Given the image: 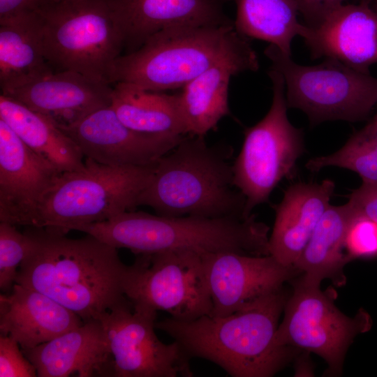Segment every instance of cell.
<instances>
[{"instance_id": "28", "label": "cell", "mask_w": 377, "mask_h": 377, "mask_svg": "<svg viewBox=\"0 0 377 377\" xmlns=\"http://www.w3.org/2000/svg\"><path fill=\"white\" fill-rule=\"evenodd\" d=\"M329 166L352 170L359 175L362 184L377 185V114L338 151L313 158L306 165L312 172Z\"/></svg>"}, {"instance_id": "13", "label": "cell", "mask_w": 377, "mask_h": 377, "mask_svg": "<svg viewBox=\"0 0 377 377\" xmlns=\"http://www.w3.org/2000/svg\"><path fill=\"white\" fill-rule=\"evenodd\" d=\"M58 127L84 156L112 166L155 164L185 136L135 131L119 119L111 105L98 109L74 124Z\"/></svg>"}, {"instance_id": "21", "label": "cell", "mask_w": 377, "mask_h": 377, "mask_svg": "<svg viewBox=\"0 0 377 377\" xmlns=\"http://www.w3.org/2000/svg\"><path fill=\"white\" fill-rule=\"evenodd\" d=\"M334 191V183L330 179L290 186L276 207L269 255L285 266H294L330 205Z\"/></svg>"}, {"instance_id": "27", "label": "cell", "mask_w": 377, "mask_h": 377, "mask_svg": "<svg viewBox=\"0 0 377 377\" xmlns=\"http://www.w3.org/2000/svg\"><path fill=\"white\" fill-rule=\"evenodd\" d=\"M237 31L249 39H259L276 47L291 57V43L300 36L304 24L295 0H234Z\"/></svg>"}, {"instance_id": "35", "label": "cell", "mask_w": 377, "mask_h": 377, "mask_svg": "<svg viewBox=\"0 0 377 377\" xmlns=\"http://www.w3.org/2000/svg\"><path fill=\"white\" fill-rule=\"evenodd\" d=\"M374 4L377 8V0H374Z\"/></svg>"}, {"instance_id": "7", "label": "cell", "mask_w": 377, "mask_h": 377, "mask_svg": "<svg viewBox=\"0 0 377 377\" xmlns=\"http://www.w3.org/2000/svg\"><path fill=\"white\" fill-rule=\"evenodd\" d=\"M156 163L112 166L86 158L83 168L58 177L45 195L33 226L66 235L78 226L132 211L150 182Z\"/></svg>"}, {"instance_id": "25", "label": "cell", "mask_w": 377, "mask_h": 377, "mask_svg": "<svg viewBox=\"0 0 377 377\" xmlns=\"http://www.w3.org/2000/svg\"><path fill=\"white\" fill-rule=\"evenodd\" d=\"M111 106L128 127L142 133L188 135L179 94L141 89L131 84H113Z\"/></svg>"}, {"instance_id": "17", "label": "cell", "mask_w": 377, "mask_h": 377, "mask_svg": "<svg viewBox=\"0 0 377 377\" xmlns=\"http://www.w3.org/2000/svg\"><path fill=\"white\" fill-rule=\"evenodd\" d=\"M1 91V94L48 117L57 126H63L111 105L112 87L81 73L64 71Z\"/></svg>"}, {"instance_id": "33", "label": "cell", "mask_w": 377, "mask_h": 377, "mask_svg": "<svg viewBox=\"0 0 377 377\" xmlns=\"http://www.w3.org/2000/svg\"><path fill=\"white\" fill-rule=\"evenodd\" d=\"M299 13L303 16L305 25H318L332 10L345 0H295Z\"/></svg>"}, {"instance_id": "23", "label": "cell", "mask_w": 377, "mask_h": 377, "mask_svg": "<svg viewBox=\"0 0 377 377\" xmlns=\"http://www.w3.org/2000/svg\"><path fill=\"white\" fill-rule=\"evenodd\" d=\"M0 119L28 147L61 173L84 167L79 147L48 117L1 94Z\"/></svg>"}, {"instance_id": "30", "label": "cell", "mask_w": 377, "mask_h": 377, "mask_svg": "<svg viewBox=\"0 0 377 377\" xmlns=\"http://www.w3.org/2000/svg\"><path fill=\"white\" fill-rule=\"evenodd\" d=\"M345 247L350 260L377 256V223L356 211L347 230Z\"/></svg>"}, {"instance_id": "12", "label": "cell", "mask_w": 377, "mask_h": 377, "mask_svg": "<svg viewBox=\"0 0 377 377\" xmlns=\"http://www.w3.org/2000/svg\"><path fill=\"white\" fill-rule=\"evenodd\" d=\"M157 311L128 300L101 318L113 360L114 377H191V358L175 341L155 332Z\"/></svg>"}, {"instance_id": "15", "label": "cell", "mask_w": 377, "mask_h": 377, "mask_svg": "<svg viewBox=\"0 0 377 377\" xmlns=\"http://www.w3.org/2000/svg\"><path fill=\"white\" fill-rule=\"evenodd\" d=\"M61 174L0 119V221L33 226L45 195Z\"/></svg>"}, {"instance_id": "2", "label": "cell", "mask_w": 377, "mask_h": 377, "mask_svg": "<svg viewBox=\"0 0 377 377\" xmlns=\"http://www.w3.org/2000/svg\"><path fill=\"white\" fill-rule=\"evenodd\" d=\"M287 297L281 288L223 317L156 322L190 357L214 363L232 377H270L288 362L290 346L278 340L279 319Z\"/></svg>"}, {"instance_id": "11", "label": "cell", "mask_w": 377, "mask_h": 377, "mask_svg": "<svg viewBox=\"0 0 377 377\" xmlns=\"http://www.w3.org/2000/svg\"><path fill=\"white\" fill-rule=\"evenodd\" d=\"M284 317L277 330L279 342L318 355L330 372L339 374L348 348L359 334L371 325L369 314L361 310L350 318L340 311L320 289V285L300 279L287 299Z\"/></svg>"}, {"instance_id": "8", "label": "cell", "mask_w": 377, "mask_h": 377, "mask_svg": "<svg viewBox=\"0 0 377 377\" xmlns=\"http://www.w3.org/2000/svg\"><path fill=\"white\" fill-rule=\"evenodd\" d=\"M265 54L271 68L283 77L288 107L303 111L311 125L362 121L377 105V77L370 73L332 59L314 66L300 65L272 45Z\"/></svg>"}, {"instance_id": "34", "label": "cell", "mask_w": 377, "mask_h": 377, "mask_svg": "<svg viewBox=\"0 0 377 377\" xmlns=\"http://www.w3.org/2000/svg\"><path fill=\"white\" fill-rule=\"evenodd\" d=\"M355 209L377 223V185H362L349 195Z\"/></svg>"}, {"instance_id": "36", "label": "cell", "mask_w": 377, "mask_h": 377, "mask_svg": "<svg viewBox=\"0 0 377 377\" xmlns=\"http://www.w3.org/2000/svg\"></svg>"}, {"instance_id": "18", "label": "cell", "mask_w": 377, "mask_h": 377, "mask_svg": "<svg viewBox=\"0 0 377 377\" xmlns=\"http://www.w3.org/2000/svg\"><path fill=\"white\" fill-rule=\"evenodd\" d=\"M124 39V54L163 31L231 22L221 0H108Z\"/></svg>"}, {"instance_id": "19", "label": "cell", "mask_w": 377, "mask_h": 377, "mask_svg": "<svg viewBox=\"0 0 377 377\" xmlns=\"http://www.w3.org/2000/svg\"><path fill=\"white\" fill-rule=\"evenodd\" d=\"M38 377L113 376V360L100 320L92 319L47 342L22 349Z\"/></svg>"}, {"instance_id": "5", "label": "cell", "mask_w": 377, "mask_h": 377, "mask_svg": "<svg viewBox=\"0 0 377 377\" xmlns=\"http://www.w3.org/2000/svg\"><path fill=\"white\" fill-rule=\"evenodd\" d=\"M253 50L233 22L170 29L119 56L110 84L128 83L154 91L183 88L210 67Z\"/></svg>"}, {"instance_id": "26", "label": "cell", "mask_w": 377, "mask_h": 377, "mask_svg": "<svg viewBox=\"0 0 377 377\" xmlns=\"http://www.w3.org/2000/svg\"><path fill=\"white\" fill-rule=\"evenodd\" d=\"M52 72L40 43L37 13L23 20L0 24L1 90Z\"/></svg>"}, {"instance_id": "9", "label": "cell", "mask_w": 377, "mask_h": 377, "mask_svg": "<svg viewBox=\"0 0 377 377\" xmlns=\"http://www.w3.org/2000/svg\"><path fill=\"white\" fill-rule=\"evenodd\" d=\"M272 102L266 115L244 131L241 151L232 164L234 184L246 199L249 214L293 171L304 150L302 130L288 120L283 77L270 68Z\"/></svg>"}, {"instance_id": "32", "label": "cell", "mask_w": 377, "mask_h": 377, "mask_svg": "<svg viewBox=\"0 0 377 377\" xmlns=\"http://www.w3.org/2000/svg\"><path fill=\"white\" fill-rule=\"evenodd\" d=\"M45 0H0V24L9 23L36 13Z\"/></svg>"}, {"instance_id": "14", "label": "cell", "mask_w": 377, "mask_h": 377, "mask_svg": "<svg viewBox=\"0 0 377 377\" xmlns=\"http://www.w3.org/2000/svg\"><path fill=\"white\" fill-rule=\"evenodd\" d=\"M212 310L209 316L223 317L255 300L282 288L300 273L271 255L252 256L234 252L202 255Z\"/></svg>"}, {"instance_id": "3", "label": "cell", "mask_w": 377, "mask_h": 377, "mask_svg": "<svg viewBox=\"0 0 377 377\" xmlns=\"http://www.w3.org/2000/svg\"><path fill=\"white\" fill-rule=\"evenodd\" d=\"M231 152L188 135L158 159L138 206L163 216L247 218L246 199L235 186Z\"/></svg>"}, {"instance_id": "10", "label": "cell", "mask_w": 377, "mask_h": 377, "mask_svg": "<svg viewBox=\"0 0 377 377\" xmlns=\"http://www.w3.org/2000/svg\"><path fill=\"white\" fill-rule=\"evenodd\" d=\"M125 295L133 304L190 321L210 315L212 303L202 255L168 251L137 255L128 266Z\"/></svg>"}, {"instance_id": "4", "label": "cell", "mask_w": 377, "mask_h": 377, "mask_svg": "<svg viewBox=\"0 0 377 377\" xmlns=\"http://www.w3.org/2000/svg\"><path fill=\"white\" fill-rule=\"evenodd\" d=\"M117 249L134 254L190 251L200 255L234 252L267 256L269 228L254 214L247 218L163 216L126 211L104 221L78 226Z\"/></svg>"}, {"instance_id": "31", "label": "cell", "mask_w": 377, "mask_h": 377, "mask_svg": "<svg viewBox=\"0 0 377 377\" xmlns=\"http://www.w3.org/2000/svg\"><path fill=\"white\" fill-rule=\"evenodd\" d=\"M36 370L25 357L18 342L0 335V377H36Z\"/></svg>"}, {"instance_id": "16", "label": "cell", "mask_w": 377, "mask_h": 377, "mask_svg": "<svg viewBox=\"0 0 377 377\" xmlns=\"http://www.w3.org/2000/svg\"><path fill=\"white\" fill-rule=\"evenodd\" d=\"M300 36L313 59H332L370 73L377 64V8L373 0L342 3L318 25L304 24Z\"/></svg>"}, {"instance_id": "1", "label": "cell", "mask_w": 377, "mask_h": 377, "mask_svg": "<svg viewBox=\"0 0 377 377\" xmlns=\"http://www.w3.org/2000/svg\"><path fill=\"white\" fill-rule=\"evenodd\" d=\"M24 232L29 247L15 283L49 296L84 321L100 320L128 300V265L117 248L89 234L72 239L34 226Z\"/></svg>"}, {"instance_id": "22", "label": "cell", "mask_w": 377, "mask_h": 377, "mask_svg": "<svg viewBox=\"0 0 377 377\" xmlns=\"http://www.w3.org/2000/svg\"><path fill=\"white\" fill-rule=\"evenodd\" d=\"M259 68L254 50L223 61L186 84L179 94L188 135L205 136L229 114L228 89L232 76Z\"/></svg>"}, {"instance_id": "24", "label": "cell", "mask_w": 377, "mask_h": 377, "mask_svg": "<svg viewBox=\"0 0 377 377\" xmlns=\"http://www.w3.org/2000/svg\"><path fill=\"white\" fill-rule=\"evenodd\" d=\"M355 213L349 202L329 205L294 265L302 274L301 280L320 285L323 280L342 274L343 266L350 260L343 250L347 230Z\"/></svg>"}, {"instance_id": "20", "label": "cell", "mask_w": 377, "mask_h": 377, "mask_svg": "<svg viewBox=\"0 0 377 377\" xmlns=\"http://www.w3.org/2000/svg\"><path fill=\"white\" fill-rule=\"evenodd\" d=\"M84 320L49 296L15 283L0 295V332L22 349L34 348L81 326Z\"/></svg>"}, {"instance_id": "6", "label": "cell", "mask_w": 377, "mask_h": 377, "mask_svg": "<svg viewBox=\"0 0 377 377\" xmlns=\"http://www.w3.org/2000/svg\"><path fill=\"white\" fill-rule=\"evenodd\" d=\"M37 25L54 72L75 71L111 84L124 39L108 0H45L37 11Z\"/></svg>"}, {"instance_id": "29", "label": "cell", "mask_w": 377, "mask_h": 377, "mask_svg": "<svg viewBox=\"0 0 377 377\" xmlns=\"http://www.w3.org/2000/svg\"><path fill=\"white\" fill-rule=\"evenodd\" d=\"M28 247L24 232H19L13 224L0 221V289L3 293L11 291Z\"/></svg>"}]
</instances>
